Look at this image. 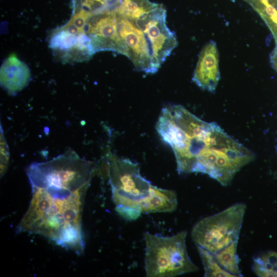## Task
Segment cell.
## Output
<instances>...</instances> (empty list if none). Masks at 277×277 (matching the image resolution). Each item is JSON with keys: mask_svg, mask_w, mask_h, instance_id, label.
<instances>
[{"mask_svg": "<svg viewBox=\"0 0 277 277\" xmlns=\"http://www.w3.org/2000/svg\"><path fill=\"white\" fill-rule=\"evenodd\" d=\"M94 164L69 150L51 160L31 164L26 173L31 199L18 232L37 234L81 254L85 247L82 213Z\"/></svg>", "mask_w": 277, "mask_h": 277, "instance_id": "6da1fadb", "label": "cell"}, {"mask_svg": "<svg viewBox=\"0 0 277 277\" xmlns=\"http://www.w3.org/2000/svg\"><path fill=\"white\" fill-rule=\"evenodd\" d=\"M156 129L172 148L179 173H205L226 186L254 159L252 152L216 124L202 120L181 105L163 108Z\"/></svg>", "mask_w": 277, "mask_h": 277, "instance_id": "7a4b0ae2", "label": "cell"}, {"mask_svg": "<svg viewBox=\"0 0 277 277\" xmlns=\"http://www.w3.org/2000/svg\"><path fill=\"white\" fill-rule=\"evenodd\" d=\"M106 162L115 210L126 220L137 219L142 214L140 202L149 195L152 184L141 175L137 164L111 152Z\"/></svg>", "mask_w": 277, "mask_h": 277, "instance_id": "3957f363", "label": "cell"}, {"mask_svg": "<svg viewBox=\"0 0 277 277\" xmlns=\"http://www.w3.org/2000/svg\"><path fill=\"white\" fill-rule=\"evenodd\" d=\"M186 236V231L170 236L144 233L147 276L172 277L199 270L188 255Z\"/></svg>", "mask_w": 277, "mask_h": 277, "instance_id": "277c9868", "label": "cell"}, {"mask_svg": "<svg viewBox=\"0 0 277 277\" xmlns=\"http://www.w3.org/2000/svg\"><path fill=\"white\" fill-rule=\"evenodd\" d=\"M246 206L236 203L198 221L191 235L196 247L215 253L238 241Z\"/></svg>", "mask_w": 277, "mask_h": 277, "instance_id": "5b68a950", "label": "cell"}, {"mask_svg": "<svg viewBox=\"0 0 277 277\" xmlns=\"http://www.w3.org/2000/svg\"><path fill=\"white\" fill-rule=\"evenodd\" d=\"M118 35L127 51V56L135 68L147 73H154L157 66L147 34L133 18L117 13L115 10Z\"/></svg>", "mask_w": 277, "mask_h": 277, "instance_id": "8992f818", "label": "cell"}, {"mask_svg": "<svg viewBox=\"0 0 277 277\" xmlns=\"http://www.w3.org/2000/svg\"><path fill=\"white\" fill-rule=\"evenodd\" d=\"M90 40L92 52L111 50L127 56L126 48L117 31L114 10L91 13L83 33Z\"/></svg>", "mask_w": 277, "mask_h": 277, "instance_id": "52a82bcc", "label": "cell"}, {"mask_svg": "<svg viewBox=\"0 0 277 277\" xmlns=\"http://www.w3.org/2000/svg\"><path fill=\"white\" fill-rule=\"evenodd\" d=\"M219 52L215 42L208 43L202 49L192 81L201 89L213 92L220 80Z\"/></svg>", "mask_w": 277, "mask_h": 277, "instance_id": "ba28073f", "label": "cell"}, {"mask_svg": "<svg viewBox=\"0 0 277 277\" xmlns=\"http://www.w3.org/2000/svg\"><path fill=\"white\" fill-rule=\"evenodd\" d=\"M1 84L10 94L23 90L29 83L31 74L26 64L15 54H11L3 63L0 70Z\"/></svg>", "mask_w": 277, "mask_h": 277, "instance_id": "9c48e42d", "label": "cell"}, {"mask_svg": "<svg viewBox=\"0 0 277 277\" xmlns=\"http://www.w3.org/2000/svg\"><path fill=\"white\" fill-rule=\"evenodd\" d=\"M177 206V195L174 190L158 188L152 185L149 194L140 202L142 213L171 212Z\"/></svg>", "mask_w": 277, "mask_h": 277, "instance_id": "30bf717a", "label": "cell"}, {"mask_svg": "<svg viewBox=\"0 0 277 277\" xmlns=\"http://www.w3.org/2000/svg\"><path fill=\"white\" fill-rule=\"evenodd\" d=\"M264 19L277 45V0H246Z\"/></svg>", "mask_w": 277, "mask_h": 277, "instance_id": "8fae6325", "label": "cell"}, {"mask_svg": "<svg viewBox=\"0 0 277 277\" xmlns=\"http://www.w3.org/2000/svg\"><path fill=\"white\" fill-rule=\"evenodd\" d=\"M238 243V241H235L213 253L219 265L233 277L242 276L239 266V258L236 253Z\"/></svg>", "mask_w": 277, "mask_h": 277, "instance_id": "7c38bea8", "label": "cell"}, {"mask_svg": "<svg viewBox=\"0 0 277 277\" xmlns=\"http://www.w3.org/2000/svg\"><path fill=\"white\" fill-rule=\"evenodd\" d=\"M158 5L149 0H121L114 10L123 16L135 19L150 12Z\"/></svg>", "mask_w": 277, "mask_h": 277, "instance_id": "4fadbf2b", "label": "cell"}, {"mask_svg": "<svg viewBox=\"0 0 277 277\" xmlns=\"http://www.w3.org/2000/svg\"><path fill=\"white\" fill-rule=\"evenodd\" d=\"M196 248L203 265L205 276L233 277L219 265L213 253L201 247Z\"/></svg>", "mask_w": 277, "mask_h": 277, "instance_id": "5bb4252c", "label": "cell"}, {"mask_svg": "<svg viewBox=\"0 0 277 277\" xmlns=\"http://www.w3.org/2000/svg\"><path fill=\"white\" fill-rule=\"evenodd\" d=\"M121 0H74L76 10L78 8L92 13L114 10Z\"/></svg>", "mask_w": 277, "mask_h": 277, "instance_id": "9a60e30c", "label": "cell"}, {"mask_svg": "<svg viewBox=\"0 0 277 277\" xmlns=\"http://www.w3.org/2000/svg\"><path fill=\"white\" fill-rule=\"evenodd\" d=\"M270 60L273 67L277 72V45L271 54Z\"/></svg>", "mask_w": 277, "mask_h": 277, "instance_id": "2e32d148", "label": "cell"}]
</instances>
